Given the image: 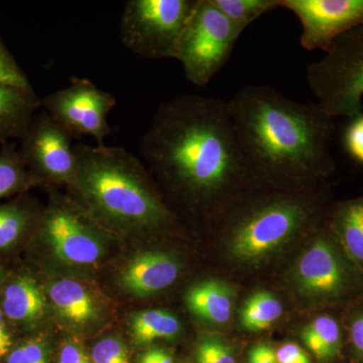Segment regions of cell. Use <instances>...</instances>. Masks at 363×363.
Returning <instances> with one entry per match:
<instances>
[{
  "label": "cell",
  "mask_w": 363,
  "mask_h": 363,
  "mask_svg": "<svg viewBox=\"0 0 363 363\" xmlns=\"http://www.w3.org/2000/svg\"><path fill=\"white\" fill-rule=\"evenodd\" d=\"M150 171L191 205L220 201L252 184L228 104L182 94L160 105L142 140Z\"/></svg>",
  "instance_id": "6da1fadb"
},
{
  "label": "cell",
  "mask_w": 363,
  "mask_h": 363,
  "mask_svg": "<svg viewBox=\"0 0 363 363\" xmlns=\"http://www.w3.org/2000/svg\"><path fill=\"white\" fill-rule=\"evenodd\" d=\"M228 104L238 145L253 183L276 187L323 184L334 168L329 143L333 117L267 86H247Z\"/></svg>",
  "instance_id": "7a4b0ae2"
},
{
  "label": "cell",
  "mask_w": 363,
  "mask_h": 363,
  "mask_svg": "<svg viewBox=\"0 0 363 363\" xmlns=\"http://www.w3.org/2000/svg\"><path fill=\"white\" fill-rule=\"evenodd\" d=\"M77 174L70 186L86 213L116 227L149 233L171 225L173 214L138 157L116 147L74 145Z\"/></svg>",
  "instance_id": "3957f363"
},
{
  "label": "cell",
  "mask_w": 363,
  "mask_h": 363,
  "mask_svg": "<svg viewBox=\"0 0 363 363\" xmlns=\"http://www.w3.org/2000/svg\"><path fill=\"white\" fill-rule=\"evenodd\" d=\"M318 186L306 192L301 191L306 187H284L257 196L241 207L231 226L229 247L233 257L257 262L319 220L324 216L326 199L325 191L317 190Z\"/></svg>",
  "instance_id": "277c9868"
},
{
  "label": "cell",
  "mask_w": 363,
  "mask_h": 363,
  "mask_svg": "<svg viewBox=\"0 0 363 363\" xmlns=\"http://www.w3.org/2000/svg\"><path fill=\"white\" fill-rule=\"evenodd\" d=\"M308 85L317 104L329 116L362 114L363 97V25L339 37L325 56L307 68Z\"/></svg>",
  "instance_id": "5b68a950"
},
{
  "label": "cell",
  "mask_w": 363,
  "mask_h": 363,
  "mask_svg": "<svg viewBox=\"0 0 363 363\" xmlns=\"http://www.w3.org/2000/svg\"><path fill=\"white\" fill-rule=\"evenodd\" d=\"M197 0H130L119 21V39L143 59H175Z\"/></svg>",
  "instance_id": "8992f818"
},
{
  "label": "cell",
  "mask_w": 363,
  "mask_h": 363,
  "mask_svg": "<svg viewBox=\"0 0 363 363\" xmlns=\"http://www.w3.org/2000/svg\"><path fill=\"white\" fill-rule=\"evenodd\" d=\"M241 33L213 0H197L175 55L187 80L206 86L228 62Z\"/></svg>",
  "instance_id": "52a82bcc"
},
{
  "label": "cell",
  "mask_w": 363,
  "mask_h": 363,
  "mask_svg": "<svg viewBox=\"0 0 363 363\" xmlns=\"http://www.w3.org/2000/svg\"><path fill=\"white\" fill-rule=\"evenodd\" d=\"M297 281L313 300L345 305L363 291V272L350 259L332 230L320 234L301 257Z\"/></svg>",
  "instance_id": "ba28073f"
},
{
  "label": "cell",
  "mask_w": 363,
  "mask_h": 363,
  "mask_svg": "<svg viewBox=\"0 0 363 363\" xmlns=\"http://www.w3.org/2000/svg\"><path fill=\"white\" fill-rule=\"evenodd\" d=\"M116 99L87 79L71 78L70 84L40 100V109L47 112L73 140L92 136L98 147L111 135L107 121Z\"/></svg>",
  "instance_id": "9c48e42d"
},
{
  "label": "cell",
  "mask_w": 363,
  "mask_h": 363,
  "mask_svg": "<svg viewBox=\"0 0 363 363\" xmlns=\"http://www.w3.org/2000/svg\"><path fill=\"white\" fill-rule=\"evenodd\" d=\"M21 142L18 152L33 184L72 185L78 168L73 138L47 112L35 113Z\"/></svg>",
  "instance_id": "30bf717a"
},
{
  "label": "cell",
  "mask_w": 363,
  "mask_h": 363,
  "mask_svg": "<svg viewBox=\"0 0 363 363\" xmlns=\"http://www.w3.org/2000/svg\"><path fill=\"white\" fill-rule=\"evenodd\" d=\"M85 215L76 203L63 199H55L42 214L40 233L62 262L85 266L102 257L100 234Z\"/></svg>",
  "instance_id": "8fae6325"
},
{
  "label": "cell",
  "mask_w": 363,
  "mask_h": 363,
  "mask_svg": "<svg viewBox=\"0 0 363 363\" xmlns=\"http://www.w3.org/2000/svg\"><path fill=\"white\" fill-rule=\"evenodd\" d=\"M302 26L301 45L326 52L344 33L363 25V0H281Z\"/></svg>",
  "instance_id": "7c38bea8"
},
{
  "label": "cell",
  "mask_w": 363,
  "mask_h": 363,
  "mask_svg": "<svg viewBox=\"0 0 363 363\" xmlns=\"http://www.w3.org/2000/svg\"><path fill=\"white\" fill-rule=\"evenodd\" d=\"M180 274V264L164 252H143L133 257L123 272L121 286L138 297H147L169 288Z\"/></svg>",
  "instance_id": "4fadbf2b"
},
{
  "label": "cell",
  "mask_w": 363,
  "mask_h": 363,
  "mask_svg": "<svg viewBox=\"0 0 363 363\" xmlns=\"http://www.w3.org/2000/svg\"><path fill=\"white\" fill-rule=\"evenodd\" d=\"M40 109V99L32 88L0 84V143L21 140Z\"/></svg>",
  "instance_id": "5bb4252c"
},
{
  "label": "cell",
  "mask_w": 363,
  "mask_h": 363,
  "mask_svg": "<svg viewBox=\"0 0 363 363\" xmlns=\"http://www.w3.org/2000/svg\"><path fill=\"white\" fill-rule=\"evenodd\" d=\"M1 310L9 321L21 326H32L44 316V294L30 277H18L4 286Z\"/></svg>",
  "instance_id": "9a60e30c"
},
{
  "label": "cell",
  "mask_w": 363,
  "mask_h": 363,
  "mask_svg": "<svg viewBox=\"0 0 363 363\" xmlns=\"http://www.w3.org/2000/svg\"><path fill=\"white\" fill-rule=\"evenodd\" d=\"M49 297L62 319L75 326H85L98 318L94 298L84 286L70 279H62L50 286Z\"/></svg>",
  "instance_id": "2e32d148"
},
{
  "label": "cell",
  "mask_w": 363,
  "mask_h": 363,
  "mask_svg": "<svg viewBox=\"0 0 363 363\" xmlns=\"http://www.w3.org/2000/svg\"><path fill=\"white\" fill-rule=\"evenodd\" d=\"M329 224L344 252L363 272V197L338 203Z\"/></svg>",
  "instance_id": "e0dca14e"
},
{
  "label": "cell",
  "mask_w": 363,
  "mask_h": 363,
  "mask_svg": "<svg viewBox=\"0 0 363 363\" xmlns=\"http://www.w3.org/2000/svg\"><path fill=\"white\" fill-rule=\"evenodd\" d=\"M303 341L320 363H338L342 357V325L330 315H322L306 327Z\"/></svg>",
  "instance_id": "ac0fdd59"
},
{
  "label": "cell",
  "mask_w": 363,
  "mask_h": 363,
  "mask_svg": "<svg viewBox=\"0 0 363 363\" xmlns=\"http://www.w3.org/2000/svg\"><path fill=\"white\" fill-rule=\"evenodd\" d=\"M193 314L212 323L224 324L231 316V293L219 281H210L193 286L186 296Z\"/></svg>",
  "instance_id": "d6986e66"
},
{
  "label": "cell",
  "mask_w": 363,
  "mask_h": 363,
  "mask_svg": "<svg viewBox=\"0 0 363 363\" xmlns=\"http://www.w3.org/2000/svg\"><path fill=\"white\" fill-rule=\"evenodd\" d=\"M180 328V322L171 313L147 310L138 313L131 319V338L135 346L143 347L160 339L175 337Z\"/></svg>",
  "instance_id": "ffe728a7"
},
{
  "label": "cell",
  "mask_w": 363,
  "mask_h": 363,
  "mask_svg": "<svg viewBox=\"0 0 363 363\" xmlns=\"http://www.w3.org/2000/svg\"><path fill=\"white\" fill-rule=\"evenodd\" d=\"M38 216L32 203L26 199L0 205V250L18 245L37 222Z\"/></svg>",
  "instance_id": "44dd1931"
},
{
  "label": "cell",
  "mask_w": 363,
  "mask_h": 363,
  "mask_svg": "<svg viewBox=\"0 0 363 363\" xmlns=\"http://www.w3.org/2000/svg\"><path fill=\"white\" fill-rule=\"evenodd\" d=\"M0 199L23 192L33 185L16 143H0Z\"/></svg>",
  "instance_id": "7402d4cb"
},
{
  "label": "cell",
  "mask_w": 363,
  "mask_h": 363,
  "mask_svg": "<svg viewBox=\"0 0 363 363\" xmlns=\"http://www.w3.org/2000/svg\"><path fill=\"white\" fill-rule=\"evenodd\" d=\"M283 314L281 302L267 292L255 293L241 310V324L250 331H262L272 326Z\"/></svg>",
  "instance_id": "603a6c76"
},
{
  "label": "cell",
  "mask_w": 363,
  "mask_h": 363,
  "mask_svg": "<svg viewBox=\"0 0 363 363\" xmlns=\"http://www.w3.org/2000/svg\"><path fill=\"white\" fill-rule=\"evenodd\" d=\"M213 2L241 32L264 14L281 9V0H213Z\"/></svg>",
  "instance_id": "cb8c5ba5"
},
{
  "label": "cell",
  "mask_w": 363,
  "mask_h": 363,
  "mask_svg": "<svg viewBox=\"0 0 363 363\" xmlns=\"http://www.w3.org/2000/svg\"><path fill=\"white\" fill-rule=\"evenodd\" d=\"M4 363H54L49 340L44 336H33L18 341Z\"/></svg>",
  "instance_id": "d4e9b609"
},
{
  "label": "cell",
  "mask_w": 363,
  "mask_h": 363,
  "mask_svg": "<svg viewBox=\"0 0 363 363\" xmlns=\"http://www.w3.org/2000/svg\"><path fill=\"white\" fill-rule=\"evenodd\" d=\"M92 363H130L125 344L117 337H106L94 344L90 352Z\"/></svg>",
  "instance_id": "484cf974"
},
{
  "label": "cell",
  "mask_w": 363,
  "mask_h": 363,
  "mask_svg": "<svg viewBox=\"0 0 363 363\" xmlns=\"http://www.w3.org/2000/svg\"><path fill=\"white\" fill-rule=\"evenodd\" d=\"M196 363H236L233 350L219 339L206 337L198 343Z\"/></svg>",
  "instance_id": "4316f807"
},
{
  "label": "cell",
  "mask_w": 363,
  "mask_h": 363,
  "mask_svg": "<svg viewBox=\"0 0 363 363\" xmlns=\"http://www.w3.org/2000/svg\"><path fill=\"white\" fill-rule=\"evenodd\" d=\"M0 84L32 88L26 74L0 39Z\"/></svg>",
  "instance_id": "83f0119b"
},
{
  "label": "cell",
  "mask_w": 363,
  "mask_h": 363,
  "mask_svg": "<svg viewBox=\"0 0 363 363\" xmlns=\"http://www.w3.org/2000/svg\"><path fill=\"white\" fill-rule=\"evenodd\" d=\"M348 342L351 357L357 363L363 362V309L351 315L347 325Z\"/></svg>",
  "instance_id": "f1b7e54d"
},
{
  "label": "cell",
  "mask_w": 363,
  "mask_h": 363,
  "mask_svg": "<svg viewBox=\"0 0 363 363\" xmlns=\"http://www.w3.org/2000/svg\"><path fill=\"white\" fill-rule=\"evenodd\" d=\"M345 145L351 156L363 164V114L352 119L345 133Z\"/></svg>",
  "instance_id": "f546056e"
},
{
  "label": "cell",
  "mask_w": 363,
  "mask_h": 363,
  "mask_svg": "<svg viewBox=\"0 0 363 363\" xmlns=\"http://www.w3.org/2000/svg\"><path fill=\"white\" fill-rule=\"evenodd\" d=\"M56 363H92V360L80 344L67 340L60 347Z\"/></svg>",
  "instance_id": "4dcf8cb0"
},
{
  "label": "cell",
  "mask_w": 363,
  "mask_h": 363,
  "mask_svg": "<svg viewBox=\"0 0 363 363\" xmlns=\"http://www.w3.org/2000/svg\"><path fill=\"white\" fill-rule=\"evenodd\" d=\"M278 363H312L307 353L295 343H286L276 350Z\"/></svg>",
  "instance_id": "1f68e13d"
},
{
  "label": "cell",
  "mask_w": 363,
  "mask_h": 363,
  "mask_svg": "<svg viewBox=\"0 0 363 363\" xmlns=\"http://www.w3.org/2000/svg\"><path fill=\"white\" fill-rule=\"evenodd\" d=\"M6 318L0 308V363H4L16 342L7 327Z\"/></svg>",
  "instance_id": "d6a6232c"
},
{
  "label": "cell",
  "mask_w": 363,
  "mask_h": 363,
  "mask_svg": "<svg viewBox=\"0 0 363 363\" xmlns=\"http://www.w3.org/2000/svg\"><path fill=\"white\" fill-rule=\"evenodd\" d=\"M247 363H278L276 351L269 344H257L248 352Z\"/></svg>",
  "instance_id": "836d02e7"
},
{
  "label": "cell",
  "mask_w": 363,
  "mask_h": 363,
  "mask_svg": "<svg viewBox=\"0 0 363 363\" xmlns=\"http://www.w3.org/2000/svg\"><path fill=\"white\" fill-rule=\"evenodd\" d=\"M138 363H175L173 353L168 350L152 347L143 351L138 357Z\"/></svg>",
  "instance_id": "e575fe53"
},
{
  "label": "cell",
  "mask_w": 363,
  "mask_h": 363,
  "mask_svg": "<svg viewBox=\"0 0 363 363\" xmlns=\"http://www.w3.org/2000/svg\"><path fill=\"white\" fill-rule=\"evenodd\" d=\"M362 363H363V362H362Z\"/></svg>",
  "instance_id": "d590c367"
}]
</instances>
